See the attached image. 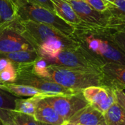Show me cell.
I'll list each match as a JSON object with an SVG mask.
<instances>
[{
	"instance_id": "6da1fadb",
	"label": "cell",
	"mask_w": 125,
	"mask_h": 125,
	"mask_svg": "<svg viewBox=\"0 0 125 125\" xmlns=\"http://www.w3.org/2000/svg\"><path fill=\"white\" fill-rule=\"evenodd\" d=\"M73 39L86 53L101 62L125 65V54L112 37L113 29L82 23L75 26Z\"/></svg>"
},
{
	"instance_id": "7a4b0ae2",
	"label": "cell",
	"mask_w": 125,
	"mask_h": 125,
	"mask_svg": "<svg viewBox=\"0 0 125 125\" xmlns=\"http://www.w3.org/2000/svg\"><path fill=\"white\" fill-rule=\"evenodd\" d=\"M48 70L49 80L75 92H80L88 87L102 85L100 70L69 68L50 64Z\"/></svg>"
},
{
	"instance_id": "3957f363",
	"label": "cell",
	"mask_w": 125,
	"mask_h": 125,
	"mask_svg": "<svg viewBox=\"0 0 125 125\" xmlns=\"http://www.w3.org/2000/svg\"><path fill=\"white\" fill-rule=\"evenodd\" d=\"M18 7V16L20 20H29L48 25L64 34L73 37L75 26L67 23L55 12L33 3L29 0H15Z\"/></svg>"
},
{
	"instance_id": "277c9868",
	"label": "cell",
	"mask_w": 125,
	"mask_h": 125,
	"mask_svg": "<svg viewBox=\"0 0 125 125\" xmlns=\"http://www.w3.org/2000/svg\"><path fill=\"white\" fill-rule=\"evenodd\" d=\"M45 60L50 65L69 68L100 70L103 65L101 62L86 53L80 47L63 49L55 56Z\"/></svg>"
},
{
	"instance_id": "5b68a950",
	"label": "cell",
	"mask_w": 125,
	"mask_h": 125,
	"mask_svg": "<svg viewBox=\"0 0 125 125\" xmlns=\"http://www.w3.org/2000/svg\"><path fill=\"white\" fill-rule=\"evenodd\" d=\"M19 29L22 35L37 49L44 42L52 38L67 39L68 37L57 29L43 23L29 20H18Z\"/></svg>"
},
{
	"instance_id": "8992f818",
	"label": "cell",
	"mask_w": 125,
	"mask_h": 125,
	"mask_svg": "<svg viewBox=\"0 0 125 125\" xmlns=\"http://www.w3.org/2000/svg\"><path fill=\"white\" fill-rule=\"evenodd\" d=\"M31 65L32 64L15 67L18 75L17 79L14 82L15 83L29 86L44 92H48L59 95L73 94L78 92L70 89L64 87L53 81L39 77L33 74L31 71Z\"/></svg>"
},
{
	"instance_id": "52a82bcc",
	"label": "cell",
	"mask_w": 125,
	"mask_h": 125,
	"mask_svg": "<svg viewBox=\"0 0 125 125\" xmlns=\"http://www.w3.org/2000/svg\"><path fill=\"white\" fill-rule=\"evenodd\" d=\"M18 20L12 23L0 25V54L36 50L21 33Z\"/></svg>"
},
{
	"instance_id": "ba28073f",
	"label": "cell",
	"mask_w": 125,
	"mask_h": 125,
	"mask_svg": "<svg viewBox=\"0 0 125 125\" xmlns=\"http://www.w3.org/2000/svg\"><path fill=\"white\" fill-rule=\"evenodd\" d=\"M45 100L65 122H68L78 111L89 105L82 92L73 94L55 95Z\"/></svg>"
},
{
	"instance_id": "9c48e42d",
	"label": "cell",
	"mask_w": 125,
	"mask_h": 125,
	"mask_svg": "<svg viewBox=\"0 0 125 125\" xmlns=\"http://www.w3.org/2000/svg\"><path fill=\"white\" fill-rule=\"evenodd\" d=\"M88 103L104 114L116 102L115 92L103 86H90L82 91Z\"/></svg>"
},
{
	"instance_id": "30bf717a",
	"label": "cell",
	"mask_w": 125,
	"mask_h": 125,
	"mask_svg": "<svg viewBox=\"0 0 125 125\" xmlns=\"http://www.w3.org/2000/svg\"><path fill=\"white\" fill-rule=\"evenodd\" d=\"M101 86L113 91L125 89V65L117 63H106L100 68Z\"/></svg>"
},
{
	"instance_id": "8fae6325",
	"label": "cell",
	"mask_w": 125,
	"mask_h": 125,
	"mask_svg": "<svg viewBox=\"0 0 125 125\" xmlns=\"http://www.w3.org/2000/svg\"><path fill=\"white\" fill-rule=\"evenodd\" d=\"M78 18L85 23L100 26H107L111 14L106 10L100 12L86 4L84 1L70 2Z\"/></svg>"
},
{
	"instance_id": "7c38bea8",
	"label": "cell",
	"mask_w": 125,
	"mask_h": 125,
	"mask_svg": "<svg viewBox=\"0 0 125 125\" xmlns=\"http://www.w3.org/2000/svg\"><path fill=\"white\" fill-rule=\"evenodd\" d=\"M68 122L80 125H107L103 114L89 104L78 111Z\"/></svg>"
},
{
	"instance_id": "4fadbf2b",
	"label": "cell",
	"mask_w": 125,
	"mask_h": 125,
	"mask_svg": "<svg viewBox=\"0 0 125 125\" xmlns=\"http://www.w3.org/2000/svg\"><path fill=\"white\" fill-rule=\"evenodd\" d=\"M34 116L39 122L48 125H64L66 122L45 98H42L38 101Z\"/></svg>"
},
{
	"instance_id": "5bb4252c",
	"label": "cell",
	"mask_w": 125,
	"mask_h": 125,
	"mask_svg": "<svg viewBox=\"0 0 125 125\" xmlns=\"http://www.w3.org/2000/svg\"><path fill=\"white\" fill-rule=\"evenodd\" d=\"M0 89L17 97H40L42 98H45L48 97L59 95L52 93L44 92L42 91H40L37 89H35L29 86L18 84L15 83H0Z\"/></svg>"
},
{
	"instance_id": "9a60e30c",
	"label": "cell",
	"mask_w": 125,
	"mask_h": 125,
	"mask_svg": "<svg viewBox=\"0 0 125 125\" xmlns=\"http://www.w3.org/2000/svg\"><path fill=\"white\" fill-rule=\"evenodd\" d=\"M0 119L7 125H40L34 116L18 112L14 109L0 111Z\"/></svg>"
},
{
	"instance_id": "2e32d148",
	"label": "cell",
	"mask_w": 125,
	"mask_h": 125,
	"mask_svg": "<svg viewBox=\"0 0 125 125\" xmlns=\"http://www.w3.org/2000/svg\"><path fill=\"white\" fill-rule=\"evenodd\" d=\"M0 57L10 61L15 67L32 64L40 55L36 50H23L8 53H1Z\"/></svg>"
},
{
	"instance_id": "e0dca14e",
	"label": "cell",
	"mask_w": 125,
	"mask_h": 125,
	"mask_svg": "<svg viewBox=\"0 0 125 125\" xmlns=\"http://www.w3.org/2000/svg\"><path fill=\"white\" fill-rule=\"evenodd\" d=\"M54 7L55 13L67 23L78 26L83 23L78 18L70 3L67 0H51Z\"/></svg>"
},
{
	"instance_id": "ac0fdd59",
	"label": "cell",
	"mask_w": 125,
	"mask_h": 125,
	"mask_svg": "<svg viewBox=\"0 0 125 125\" xmlns=\"http://www.w3.org/2000/svg\"><path fill=\"white\" fill-rule=\"evenodd\" d=\"M18 19L15 0H0V25L10 24Z\"/></svg>"
},
{
	"instance_id": "d6986e66",
	"label": "cell",
	"mask_w": 125,
	"mask_h": 125,
	"mask_svg": "<svg viewBox=\"0 0 125 125\" xmlns=\"http://www.w3.org/2000/svg\"><path fill=\"white\" fill-rule=\"evenodd\" d=\"M103 115L107 125H125V111L116 102Z\"/></svg>"
},
{
	"instance_id": "ffe728a7",
	"label": "cell",
	"mask_w": 125,
	"mask_h": 125,
	"mask_svg": "<svg viewBox=\"0 0 125 125\" xmlns=\"http://www.w3.org/2000/svg\"><path fill=\"white\" fill-rule=\"evenodd\" d=\"M40 97H31L28 99H21L17 97L15 100V105L14 110L30 116H34L37 104L42 99Z\"/></svg>"
},
{
	"instance_id": "44dd1931",
	"label": "cell",
	"mask_w": 125,
	"mask_h": 125,
	"mask_svg": "<svg viewBox=\"0 0 125 125\" xmlns=\"http://www.w3.org/2000/svg\"><path fill=\"white\" fill-rule=\"evenodd\" d=\"M31 71L33 74L39 77H42L47 79L50 78L48 64L43 58L40 56L32 64Z\"/></svg>"
},
{
	"instance_id": "7402d4cb",
	"label": "cell",
	"mask_w": 125,
	"mask_h": 125,
	"mask_svg": "<svg viewBox=\"0 0 125 125\" xmlns=\"http://www.w3.org/2000/svg\"><path fill=\"white\" fill-rule=\"evenodd\" d=\"M17 97L0 89V111L14 109Z\"/></svg>"
},
{
	"instance_id": "603a6c76",
	"label": "cell",
	"mask_w": 125,
	"mask_h": 125,
	"mask_svg": "<svg viewBox=\"0 0 125 125\" xmlns=\"http://www.w3.org/2000/svg\"><path fill=\"white\" fill-rule=\"evenodd\" d=\"M17 71L12 62L0 72V83H14L17 79Z\"/></svg>"
},
{
	"instance_id": "cb8c5ba5",
	"label": "cell",
	"mask_w": 125,
	"mask_h": 125,
	"mask_svg": "<svg viewBox=\"0 0 125 125\" xmlns=\"http://www.w3.org/2000/svg\"><path fill=\"white\" fill-rule=\"evenodd\" d=\"M107 11L114 17L125 15V0H115L113 3H108Z\"/></svg>"
},
{
	"instance_id": "d4e9b609",
	"label": "cell",
	"mask_w": 125,
	"mask_h": 125,
	"mask_svg": "<svg viewBox=\"0 0 125 125\" xmlns=\"http://www.w3.org/2000/svg\"><path fill=\"white\" fill-rule=\"evenodd\" d=\"M106 27L116 31H125V15L119 17L111 16Z\"/></svg>"
},
{
	"instance_id": "484cf974",
	"label": "cell",
	"mask_w": 125,
	"mask_h": 125,
	"mask_svg": "<svg viewBox=\"0 0 125 125\" xmlns=\"http://www.w3.org/2000/svg\"><path fill=\"white\" fill-rule=\"evenodd\" d=\"M112 37L119 48L125 54V31L114 30L112 33Z\"/></svg>"
},
{
	"instance_id": "4316f807",
	"label": "cell",
	"mask_w": 125,
	"mask_h": 125,
	"mask_svg": "<svg viewBox=\"0 0 125 125\" xmlns=\"http://www.w3.org/2000/svg\"><path fill=\"white\" fill-rule=\"evenodd\" d=\"M90 7L100 12H105L108 9V3L105 0H83Z\"/></svg>"
},
{
	"instance_id": "83f0119b",
	"label": "cell",
	"mask_w": 125,
	"mask_h": 125,
	"mask_svg": "<svg viewBox=\"0 0 125 125\" xmlns=\"http://www.w3.org/2000/svg\"><path fill=\"white\" fill-rule=\"evenodd\" d=\"M29 1L33 2V3H35L37 4H39V5H40V6H42L43 7H45L48 10L55 12L54 7H53V4L51 1V0H29Z\"/></svg>"
},
{
	"instance_id": "f1b7e54d",
	"label": "cell",
	"mask_w": 125,
	"mask_h": 125,
	"mask_svg": "<svg viewBox=\"0 0 125 125\" xmlns=\"http://www.w3.org/2000/svg\"><path fill=\"white\" fill-rule=\"evenodd\" d=\"M116 94V103L125 111V92L124 91H114Z\"/></svg>"
},
{
	"instance_id": "f546056e",
	"label": "cell",
	"mask_w": 125,
	"mask_h": 125,
	"mask_svg": "<svg viewBox=\"0 0 125 125\" xmlns=\"http://www.w3.org/2000/svg\"><path fill=\"white\" fill-rule=\"evenodd\" d=\"M64 125H77V124H73V123H70V122H66Z\"/></svg>"
},
{
	"instance_id": "4dcf8cb0",
	"label": "cell",
	"mask_w": 125,
	"mask_h": 125,
	"mask_svg": "<svg viewBox=\"0 0 125 125\" xmlns=\"http://www.w3.org/2000/svg\"><path fill=\"white\" fill-rule=\"evenodd\" d=\"M40 125H48V124H45V123H42V122H39Z\"/></svg>"
},
{
	"instance_id": "1f68e13d",
	"label": "cell",
	"mask_w": 125,
	"mask_h": 125,
	"mask_svg": "<svg viewBox=\"0 0 125 125\" xmlns=\"http://www.w3.org/2000/svg\"><path fill=\"white\" fill-rule=\"evenodd\" d=\"M106 1H108V2H109V3H113L115 0H105Z\"/></svg>"
},
{
	"instance_id": "d6a6232c",
	"label": "cell",
	"mask_w": 125,
	"mask_h": 125,
	"mask_svg": "<svg viewBox=\"0 0 125 125\" xmlns=\"http://www.w3.org/2000/svg\"><path fill=\"white\" fill-rule=\"evenodd\" d=\"M67 1L70 2V1H82V0H67Z\"/></svg>"
},
{
	"instance_id": "836d02e7",
	"label": "cell",
	"mask_w": 125,
	"mask_h": 125,
	"mask_svg": "<svg viewBox=\"0 0 125 125\" xmlns=\"http://www.w3.org/2000/svg\"><path fill=\"white\" fill-rule=\"evenodd\" d=\"M0 125H2V121H1V119H0Z\"/></svg>"
},
{
	"instance_id": "e575fe53",
	"label": "cell",
	"mask_w": 125,
	"mask_h": 125,
	"mask_svg": "<svg viewBox=\"0 0 125 125\" xmlns=\"http://www.w3.org/2000/svg\"><path fill=\"white\" fill-rule=\"evenodd\" d=\"M2 125H6V124H4V123H3V122H2Z\"/></svg>"
}]
</instances>
